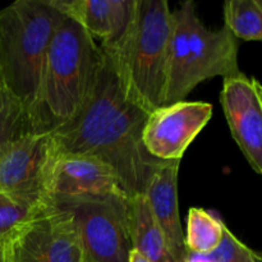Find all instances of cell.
<instances>
[{
	"label": "cell",
	"mask_w": 262,
	"mask_h": 262,
	"mask_svg": "<svg viewBox=\"0 0 262 262\" xmlns=\"http://www.w3.org/2000/svg\"><path fill=\"white\" fill-rule=\"evenodd\" d=\"M232 137L251 168L262 176L261 83L242 72L224 78L220 94Z\"/></svg>",
	"instance_id": "10"
},
{
	"label": "cell",
	"mask_w": 262,
	"mask_h": 262,
	"mask_svg": "<svg viewBox=\"0 0 262 262\" xmlns=\"http://www.w3.org/2000/svg\"><path fill=\"white\" fill-rule=\"evenodd\" d=\"M225 224L204 209L192 207L187 217V234L184 235L188 252L206 255L220 245Z\"/></svg>",
	"instance_id": "16"
},
{
	"label": "cell",
	"mask_w": 262,
	"mask_h": 262,
	"mask_svg": "<svg viewBox=\"0 0 262 262\" xmlns=\"http://www.w3.org/2000/svg\"><path fill=\"white\" fill-rule=\"evenodd\" d=\"M171 36V10L166 0H135L133 15L122 37L100 46L125 95L146 112L165 105Z\"/></svg>",
	"instance_id": "2"
},
{
	"label": "cell",
	"mask_w": 262,
	"mask_h": 262,
	"mask_svg": "<svg viewBox=\"0 0 262 262\" xmlns=\"http://www.w3.org/2000/svg\"><path fill=\"white\" fill-rule=\"evenodd\" d=\"M225 27L246 41L262 42V9L257 0H228L224 3Z\"/></svg>",
	"instance_id": "17"
},
{
	"label": "cell",
	"mask_w": 262,
	"mask_h": 262,
	"mask_svg": "<svg viewBox=\"0 0 262 262\" xmlns=\"http://www.w3.org/2000/svg\"><path fill=\"white\" fill-rule=\"evenodd\" d=\"M257 262H262V257H260L258 255H257Z\"/></svg>",
	"instance_id": "23"
},
{
	"label": "cell",
	"mask_w": 262,
	"mask_h": 262,
	"mask_svg": "<svg viewBox=\"0 0 262 262\" xmlns=\"http://www.w3.org/2000/svg\"><path fill=\"white\" fill-rule=\"evenodd\" d=\"M129 206L133 250L151 262H176L163 232L154 219L145 194L130 197Z\"/></svg>",
	"instance_id": "15"
},
{
	"label": "cell",
	"mask_w": 262,
	"mask_h": 262,
	"mask_svg": "<svg viewBox=\"0 0 262 262\" xmlns=\"http://www.w3.org/2000/svg\"><path fill=\"white\" fill-rule=\"evenodd\" d=\"M202 256L207 262H257V255L241 242L227 225L220 245L212 252Z\"/></svg>",
	"instance_id": "19"
},
{
	"label": "cell",
	"mask_w": 262,
	"mask_h": 262,
	"mask_svg": "<svg viewBox=\"0 0 262 262\" xmlns=\"http://www.w3.org/2000/svg\"><path fill=\"white\" fill-rule=\"evenodd\" d=\"M53 3L92 37L100 38V46H112L122 37L135 8V0H53Z\"/></svg>",
	"instance_id": "13"
},
{
	"label": "cell",
	"mask_w": 262,
	"mask_h": 262,
	"mask_svg": "<svg viewBox=\"0 0 262 262\" xmlns=\"http://www.w3.org/2000/svg\"><path fill=\"white\" fill-rule=\"evenodd\" d=\"M58 159L51 132L20 138L0 154V192L48 201Z\"/></svg>",
	"instance_id": "8"
},
{
	"label": "cell",
	"mask_w": 262,
	"mask_h": 262,
	"mask_svg": "<svg viewBox=\"0 0 262 262\" xmlns=\"http://www.w3.org/2000/svg\"><path fill=\"white\" fill-rule=\"evenodd\" d=\"M179 163L168 161L164 164L151 178L145 197L173 258L176 262H186L188 251L178 209Z\"/></svg>",
	"instance_id": "12"
},
{
	"label": "cell",
	"mask_w": 262,
	"mask_h": 262,
	"mask_svg": "<svg viewBox=\"0 0 262 262\" xmlns=\"http://www.w3.org/2000/svg\"><path fill=\"white\" fill-rule=\"evenodd\" d=\"M238 49V40L225 26L211 30L202 23L194 3L184 2L171 10L165 105L184 101L206 79L241 73Z\"/></svg>",
	"instance_id": "5"
},
{
	"label": "cell",
	"mask_w": 262,
	"mask_h": 262,
	"mask_svg": "<svg viewBox=\"0 0 262 262\" xmlns=\"http://www.w3.org/2000/svg\"><path fill=\"white\" fill-rule=\"evenodd\" d=\"M128 196L109 165L87 155H60L51 179V197ZM130 199V197H129Z\"/></svg>",
	"instance_id": "11"
},
{
	"label": "cell",
	"mask_w": 262,
	"mask_h": 262,
	"mask_svg": "<svg viewBox=\"0 0 262 262\" xmlns=\"http://www.w3.org/2000/svg\"><path fill=\"white\" fill-rule=\"evenodd\" d=\"M257 3H258V5H260L261 9H262V0H257Z\"/></svg>",
	"instance_id": "22"
},
{
	"label": "cell",
	"mask_w": 262,
	"mask_h": 262,
	"mask_svg": "<svg viewBox=\"0 0 262 262\" xmlns=\"http://www.w3.org/2000/svg\"><path fill=\"white\" fill-rule=\"evenodd\" d=\"M48 201H35L0 192V242H5L14 230L43 209Z\"/></svg>",
	"instance_id": "18"
},
{
	"label": "cell",
	"mask_w": 262,
	"mask_h": 262,
	"mask_svg": "<svg viewBox=\"0 0 262 262\" xmlns=\"http://www.w3.org/2000/svg\"><path fill=\"white\" fill-rule=\"evenodd\" d=\"M3 243L9 262H83L73 216L50 201Z\"/></svg>",
	"instance_id": "7"
},
{
	"label": "cell",
	"mask_w": 262,
	"mask_h": 262,
	"mask_svg": "<svg viewBox=\"0 0 262 262\" xmlns=\"http://www.w3.org/2000/svg\"><path fill=\"white\" fill-rule=\"evenodd\" d=\"M0 262H9L7 252H5V246L3 242H0Z\"/></svg>",
	"instance_id": "21"
},
{
	"label": "cell",
	"mask_w": 262,
	"mask_h": 262,
	"mask_svg": "<svg viewBox=\"0 0 262 262\" xmlns=\"http://www.w3.org/2000/svg\"><path fill=\"white\" fill-rule=\"evenodd\" d=\"M212 117V105L179 101L150 113L142 133L146 150L161 161H181L184 152Z\"/></svg>",
	"instance_id": "9"
},
{
	"label": "cell",
	"mask_w": 262,
	"mask_h": 262,
	"mask_svg": "<svg viewBox=\"0 0 262 262\" xmlns=\"http://www.w3.org/2000/svg\"><path fill=\"white\" fill-rule=\"evenodd\" d=\"M61 18L53 0H17L0 9V82L41 118V74Z\"/></svg>",
	"instance_id": "4"
},
{
	"label": "cell",
	"mask_w": 262,
	"mask_h": 262,
	"mask_svg": "<svg viewBox=\"0 0 262 262\" xmlns=\"http://www.w3.org/2000/svg\"><path fill=\"white\" fill-rule=\"evenodd\" d=\"M102 58L94 37L63 14L46 54L38 90V110L50 129L78 113L94 87Z\"/></svg>",
	"instance_id": "3"
},
{
	"label": "cell",
	"mask_w": 262,
	"mask_h": 262,
	"mask_svg": "<svg viewBox=\"0 0 262 262\" xmlns=\"http://www.w3.org/2000/svg\"><path fill=\"white\" fill-rule=\"evenodd\" d=\"M49 201L73 216L83 262H129L133 250L129 197H51Z\"/></svg>",
	"instance_id": "6"
},
{
	"label": "cell",
	"mask_w": 262,
	"mask_h": 262,
	"mask_svg": "<svg viewBox=\"0 0 262 262\" xmlns=\"http://www.w3.org/2000/svg\"><path fill=\"white\" fill-rule=\"evenodd\" d=\"M129 262H151V261H148L145 256H142L136 250H132V252H130V256H129Z\"/></svg>",
	"instance_id": "20"
},
{
	"label": "cell",
	"mask_w": 262,
	"mask_h": 262,
	"mask_svg": "<svg viewBox=\"0 0 262 262\" xmlns=\"http://www.w3.org/2000/svg\"><path fill=\"white\" fill-rule=\"evenodd\" d=\"M84 104L73 118L50 130L60 155H87L104 161L129 197L145 194L154 174L168 161L154 158L142 141L150 113L125 95L109 59Z\"/></svg>",
	"instance_id": "1"
},
{
	"label": "cell",
	"mask_w": 262,
	"mask_h": 262,
	"mask_svg": "<svg viewBox=\"0 0 262 262\" xmlns=\"http://www.w3.org/2000/svg\"><path fill=\"white\" fill-rule=\"evenodd\" d=\"M43 132H50L48 123L0 82V154L20 138Z\"/></svg>",
	"instance_id": "14"
},
{
	"label": "cell",
	"mask_w": 262,
	"mask_h": 262,
	"mask_svg": "<svg viewBox=\"0 0 262 262\" xmlns=\"http://www.w3.org/2000/svg\"><path fill=\"white\" fill-rule=\"evenodd\" d=\"M261 96H262V84H261Z\"/></svg>",
	"instance_id": "24"
}]
</instances>
